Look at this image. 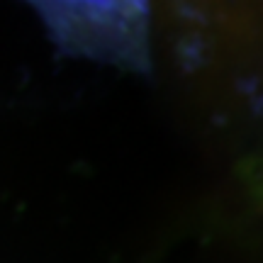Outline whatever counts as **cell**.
Masks as SVG:
<instances>
[{
	"label": "cell",
	"instance_id": "1",
	"mask_svg": "<svg viewBox=\"0 0 263 263\" xmlns=\"http://www.w3.org/2000/svg\"><path fill=\"white\" fill-rule=\"evenodd\" d=\"M37 8L66 54L149 68L146 3H39Z\"/></svg>",
	"mask_w": 263,
	"mask_h": 263
}]
</instances>
